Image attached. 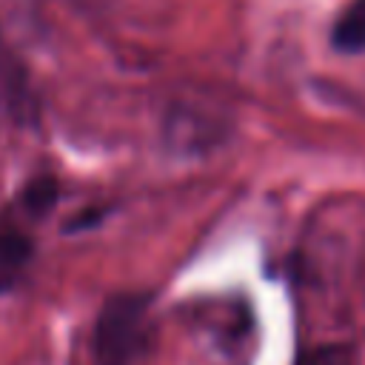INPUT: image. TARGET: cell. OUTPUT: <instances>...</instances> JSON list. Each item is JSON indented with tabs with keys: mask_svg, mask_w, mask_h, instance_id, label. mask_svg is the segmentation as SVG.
Wrapping results in <instances>:
<instances>
[{
	"mask_svg": "<svg viewBox=\"0 0 365 365\" xmlns=\"http://www.w3.org/2000/svg\"><path fill=\"white\" fill-rule=\"evenodd\" d=\"M157 339L148 294H114L91 328V365H143Z\"/></svg>",
	"mask_w": 365,
	"mask_h": 365,
	"instance_id": "obj_1",
	"label": "cell"
},
{
	"mask_svg": "<svg viewBox=\"0 0 365 365\" xmlns=\"http://www.w3.org/2000/svg\"><path fill=\"white\" fill-rule=\"evenodd\" d=\"M60 197V180L40 174L0 208V291L14 288L31 265L34 234Z\"/></svg>",
	"mask_w": 365,
	"mask_h": 365,
	"instance_id": "obj_2",
	"label": "cell"
},
{
	"mask_svg": "<svg viewBox=\"0 0 365 365\" xmlns=\"http://www.w3.org/2000/svg\"><path fill=\"white\" fill-rule=\"evenodd\" d=\"M331 43L336 51L359 54L365 51V0H354L331 26Z\"/></svg>",
	"mask_w": 365,
	"mask_h": 365,
	"instance_id": "obj_3",
	"label": "cell"
},
{
	"mask_svg": "<svg viewBox=\"0 0 365 365\" xmlns=\"http://www.w3.org/2000/svg\"><path fill=\"white\" fill-rule=\"evenodd\" d=\"M297 365H351V351L339 345H322L297 359Z\"/></svg>",
	"mask_w": 365,
	"mask_h": 365,
	"instance_id": "obj_4",
	"label": "cell"
}]
</instances>
